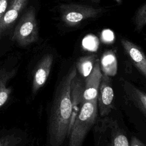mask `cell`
Wrapping results in <instances>:
<instances>
[{
  "mask_svg": "<svg viewBox=\"0 0 146 146\" xmlns=\"http://www.w3.org/2000/svg\"><path fill=\"white\" fill-rule=\"evenodd\" d=\"M96 61L97 60L95 55L82 57L76 63V70H78L81 75L86 77L92 70Z\"/></svg>",
  "mask_w": 146,
  "mask_h": 146,
  "instance_id": "cell-13",
  "label": "cell"
},
{
  "mask_svg": "<svg viewBox=\"0 0 146 146\" xmlns=\"http://www.w3.org/2000/svg\"><path fill=\"white\" fill-rule=\"evenodd\" d=\"M13 39L21 46H28L37 41L38 30L34 7L30 6L16 25Z\"/></svg>",
  "mask_w": 146,
  "mask_h": 146,
  "instance_id": "cell-3",
  "label": "cell"
},
{
  "mask_svg": "<svg viewBox=\"0 0 146 146\" xmlns=\"http://www.w3.org/2000/svg\"><path fill=\"white\" fill-rule=\"evenodd\" d=\"M129 146H146L143 142H141L137 137L133 136L131 138Z\"/></svg>",
  "mask_w": 146,
  "mask_h": 146,
  "instance_id": "cell-20",
  "label": "cell"
},
{
  "mask_svg": "<svg viewBox=\"0 0 146 146\" xmlns=\"http://www.w3.org/2000/svg\"><path fill=\"white\" fill-rule=\"evenodd\" d=\"M0 32H1V30H0Z\"/></svg>",
  "mask_w": 146,
  "mask_h": 146,
  "instance_id": "cell-22",
  "label": "cell"
},
{
  "mask_svg": "<svg viewBox=\"0 0 146 146\" xmlns=\"http://www.w3.org/2000/svg\"><path fill=\"white\" fill-rule=\"evenodd\" d=\"M121 43L136 67L146 78V56L143 51L127 39H122Z\"/></svg>",
  "mask_w": 146,
  "mask_h": 146,
  "instance_id": "cell-8",
  "label": "cell"
},
{
  "mask_svg": "<svg viewBox=\"0 0 146 146\" xmlns=\"http://www.w3.org/2000/svg\"><path fill=\"white\" fill-rule=\"evenodd\" d=\"M53 63L51 54L44 55L36 66L32 80L31 95L34 96L39 90L45 84L50 75Z\"/></svg>",
  "mask_w": 146,
  "mask_h": 146,
  "instance_id": "cell-5",
  "label": "cell"
},
{
  "mask_svg": "<svg viewBox=\"0 0 146 146\" xmlns=\"http://www.w3.org/2000/svg\"><path fill=\"white\" fill-rule=\"evenodd\" d=\"M100 64L97 60L90 74L86 77L83 85V103L97 99L98 89L102 77Z\"/></svg>",
  "mask_w": 146,
  "mask_h": 146,
  "instance_id": "cell-6",
  "label": "cell"
},
{
  "mask_svg": "<svg viewBox=\"0 0 146 146\" xmlns=\"http://www.w3.org/2000/svg\"><path fill=\"white\" fill-rule=\"evenodd\" d=\"M21 139L14 135H8L0 137V146H18Z\"/></svg>",
  "mask_w": 146,
  "mask_h": 146,
  "instance_id": "cell-17",
  "label": "cell"
},
{
  "mask_svg": "<svg viewBox=\"0 0 146 146\" xmlns=\"http://www.w3.org/2000/svg\"><path fill=\"white\" fill-rule=\"evenodd\" d=\"M62 19L68 24L76 23L94 14L93 9L84 8L80 6H63L62 7Z\"/></svg>",
  "mask_w": 146,
  "mask_h": 146,
  "instance_id": "cell-9",
  "label": "cell"
},
{
  "mask_svg": "<svg viewBox=\"0 0 146 146\" xmlns=\"http://www.w3.org/2000/svg\"><path fill=\"white\" fill-rule=\"evenodd\" d=\"M98 109L101 116L107 115L113 107V90L110 76L103 74L97 95Z\"/></svg>",
  "mask_w": 146,
  "mask_h": 146,
  "instance_id": "cell-4",
  "label": "cell"
},
{
  "mask_svg": "<svg viewBox=\"0 0 146 146\" xmlns=\"http://www.w3.org/2000/svg\"><path fill=\"white\" fill-rule=\"evenodd\" d=\"M94 1H96V0H94ZM96 1H98V0H96ZM117 1H119V0H117Z\"/></svg>",
  "mask_w": 146,
  "mask_h": 146,
  "instance_id": "cell-21",
  "label": "cell"
},
{
  "mask_svg": "<svg viewBox=\"0 0 146 146\" xmlns=\"http://www.w3.org/2000/svg\"><path fill=\"white\" fill-rule=\"evenodd\" d=\"M135 25L137 29H141L146 25V3L138 10L135 17Z\"/></svg>",
  "mask_w": 146,
  "mask_h": 146,
  "instance_id": "cell-16",
  "label": "cell"
},
{
  "mask_svg": "<svg viewBox=\"0 0 146 146\" xmlns=\"http://www.w3.org/2000/svg\"><path fill=\"white\" fill-rule=\"evenodd\" d=\"M100 63L103 74L110 77L116 74L117 70V59L113 51L110 50L105 52L102 55Z\"/></svg>",
  "mask_w": 146,
  "mask_h": 146,
  "instance_id": "cell-12",
  "label": "cell"
},
{
  "mask_svg": "<svg viewBox=\"0 0 146 146\" xmlns=\"http://www.w3.org/2000/svg\"><path fill=\"white\" fill-rule=\"evenodd\" d=\"M123 86L128 98L146 117V93L127 81L124 82Z\"/></svg>",
  "mask_w": 146,
  "mask_h": 146,
  "instance_id": "cell-10",
  "label": "cell"
},
{
  "mask_svg": "<svg viewBox=\"0 0 146 146\" xmlns=\"http://www.w3.org/2000/svg\"><path fill=\"white\" fill-rule=\"evenodd\" d=\"M83 47L91 51H96L99 47V40L97 37L93 35L86 36L82 40Z\"/></svg>",
  "mask_w": 146,
  "mask_h": 146,
  "instance_id": "cell-15",
  "label": "cell"
},
{
  "mask_svg": "<svg viewBox=\"0 0 146 146\" xmlns=\"http://www.w3.org/2000/svg\"><path fill=\"white\" fill-rule=\"evenodd\" d=\"M109 146H129V143L122 132L117 131L112 134Z\"/></svg>",
  "mask_w": 146,
  "mask_h": 146,
  "instance_id": "cell-14",
  "label": "cell"
},
{
  "mask_svg": "<svg viewBox=\"0 0 146 146\" xmlns=\"http://www.w3.org/2000/svg\"><path fill=\"white\" fill-rule=\"evenodd\" d=\"M98 115L97 99L83 103L71 127L68 146H82Z\"/></svg>",
  "mask_w": 146,
  "mask_h": 146,
  "instance_id": "cell-2",
  "label": "cell"
},
{
  "mask_svg": "<svg viewBox=\"0 0 146 146\" xmlns=\"http://www.w3.org/2000/svg\"><path fill=\"white\" fill-rule=\"evenodd\" d=\"M76 71V66L71 67L56 86L48 117L49 146H62L69 135L72 113L71 84Z\"/></svg>",
  "mask_w": 146,
  "mask_h": 146,
  "instance_id": "cell-1",
  "label": "cell"
},
{
  "mask_svg": "<svg viewBox=\"0 0 146 146\" xmlns=\"http://www.w3.org/2000/svg\"><path fill=\"white\" fill-rule=\"evenodd\" d=\"M102 39L106 42H111L114 39V34L112 31L106 29L104 30L102 33Z\"/></svg>",
  "mask_w": 146,
  "mask_h": 146,
  "instance_id": "cell-18",
  "label": "cell"
},
{
  "mask_svg": "<svg viewBox=\"0 0 146 146\" xmlns=\"http://www.w3.org/2000/svg\"><path fill=\"white\" fill-rule=\"evenodd\" d=\"M29 0H11L10 5L0 20V30L10 28L17 19L20 13L25 8Z\"/></svg>",
  "mask_w": 146,
  "mask_h": 146,
  "instance_id": "cell-7",
  "label": "cell"
},
{
  "mask_svg": "<svg viewBox=\"0 0 146 146\" xmlns=\"http://www.w3.org/2000/svg\"><path fill=\"white\" fill-rule=\"evenodd\" d=\"M17 72L16 68L7 70L2 68L0 70V108L7 102L11 94V88L7 87L6 84Z\"/></svg>",
  "mask_w": 146,
  "mask_h": 146,
  "instance_id": "cell-11",
  "label": "cell"
},
{
  "mask_svg": "<svg viewBox=\"0 0 146 146\" xmlns=\"http://www.w3.org/2000/svg\"><path fill=\"white\" fill-rule=\"evenodd\" d=\"M9 0H0V20L5 14Z\"/></svg>",
  "mask_w": 146,
  "mask_h": 146,
  "instance_id": "cell-19",
  "label": "cell"
}]
</instances>
